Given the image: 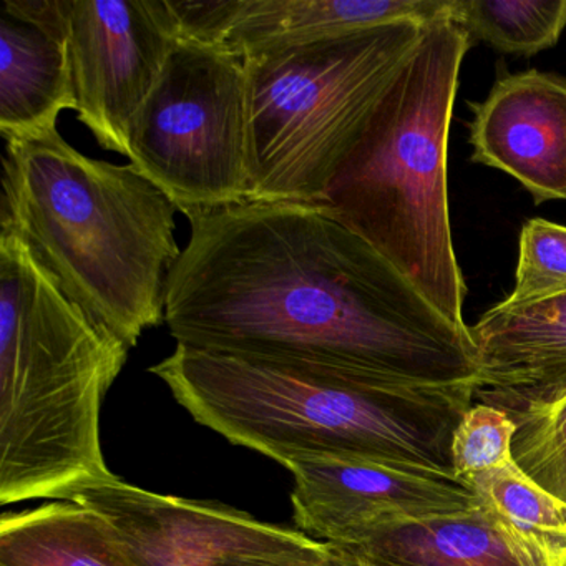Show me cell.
<instances>
[{"mask_svg": "<svg viewBox=\"0 0 566 566\" xmlns=\"http://www.w3.org/2000/svg\"><path fill=\"white\" fill-rule=\"evenodd\" d=\"M165 324L181 346L260 360L462 416L480 364L450 323L324 203L191 211Z\"/></svg>", "mask_w": 566, "mask_h": 566, "instance_id": "6da1fadb", "label": "cell"}, {"mask_svg": "<svg viewBox=\"0 0 566 566\" xmlns=\"http://www.w3.org/2000/svg\"><path fill=\"white\" fill-rule=\"evenodd\" d=\"M0 227L62 291L134 349L165 323L178 208L134 164L85 157L59 130L6 142Z\"/></svg>", "mask_w": 566, "mask_h": 566, "instance_id": "7a4b0ae2", "label": "cell"}, {"mask_svg": "<svg viewBox=\"0 0 566 566\" xmlns=\"http://www.w3.org/2000/svg\"><path fill=\"white\" fill-rule=\"evenodd\" d=\"M128 349L0 230V503L75 500L117 479L101 410Z\"/></svg>", "mask_w": 566, "mask_h": 566, "instance_id": "3957f363", "label": "cell"}, {"mask_svg": "<svg viewBox=\"0 0 566 566\" xmlns=\"http://www.w3.org/2000/svg\"><path fill=\"white\" fill-rule=\"evenodd\" d=\"M452 2V0H450ZM469 32L443 14L417 44L334 175L324 205L450 323L467 286L450 228L447 151Z\"/></svg>", "mask_w": 566, "mask_h": 566, "instance_id": "277c9868", "label": "cell"}, {"mask_svg": "<svg viewBox=\"0 0 566 566\" xmlns=\"http://www.w3.org/2000/svg\"><path fill=\"white\" fill-rule=\"evenodd\" d=\"M150 374L195 422L283 467L303 457H367L453 473V413L181 344Z\"/></svg>", "mask_w": 566, "mask_h": 566, "instance_id": "5b68a950", "label": "cell"}, {"mask_svg": "<svg viewBox=\"0 0 566 566\" xmlns=\"http://www.w3.org/2000/svg\"><path fill=\"white\" fill-rule=\"evenodd\" d=\"M423 25L397 22L244 57L248 201L324 203Z\"/></svg>", "mask_w": 566, "mask_h": 566, "instance_id": "8992f818", "label": "cell"}, {"mask_svg": "<svg viewBox=\"0 0 566 566\" xmlns=\"http://www.w3.org/2000/svg\"><path fill=\"white\" fill-rule=\"evenodd\" d=\"M128 160L178 211L250 198L244 59L178 38L128 130Z\"/></svg>", "mask_w": 566, "mask_h": 566, "instance_id": "52a82bcc", "label": "cell"}, {"mask_svg": "<svg viewBox=\"0 0 566 566\" xmlns=\"http://www.w3.org/2000/svg\"><path fill=\"white\" fill-rule=\"evenodd\" d=\"M78 122L128 158V130L150 95L178 24L168 0H62Z\"/></svg>", "mask_w": 566, "mask_h": 566, "instance_id": "ba28073f", "label": "cell"}, {"mask_svg": "<svg viewBox=\"0 0 566 566\" xmlns=\"http://www.w3.org/2000/svg\"><path fill=\"white\" fill-rule=\"evenodd\" d=\"M286 469L297 530L350 546L400 523L476 509L475 495L453 473L367 457H303Z\"/></svg>", "mask_w": 566, "mask_h": 566, "instance_id": "9c48e42d", "label": "cell"}, {"mask_svg": "<svg viewBox=\"0 0 566 566\" xmlns=\"http://www.w3.org/2000/svg\"><path fill=\"white\" fill-rule=\"evenodd\" d=\"M178 38L250 57L397 22L433 21L450 0H168Z\"/></svg>", "mask_w": 566, "mask_h": 566, "instance_id": "30bf717a", "label": "cell"}, {"mask_svg": "<svg viewBox=\"0 0 566 566\" xmlns=\"http://www.w3.org/2000/svg\"><path fill=\"white\" fill-rule=\"evenodd\" d=\"M470 108L473 164L515 178L535 205L566 201V77L500 71L485 101Z\"/></svg>", "mask_w": 566, "mask_h": 566, "instance_id": "8fae6325", "label": "cell"}, {"mask_svg": "<svg viewBox=\"0 0 566 566\" xmlns=\"http://www.w3.org/2000/svg\"><path fill=\"white\" fill-rule=\"evenodd\" d=\"M77 108L62 0H2L0 135L28 140L57 130Z\"/></svg>", "mask_w": 566, "mask_h": 566, "instance_id": "7c38bea8", "label": "cell"}, {"mask_svg": "<svg viewBox=\"0 0 566 566\" xmlns=\"http://www.w3.org/2000/svg\"><path fill=\"white\" fill-rule=\"evenodd\" d=\"M470 336L480 364L475 402L512 416L566 394V294L528 306L496 304Z\"/></svg>", "mask_w": 566, "mask_h": 566, "instance_id": "4fadbf2b", "label": "cell"}, {"mask_svg": "<svg viewBox=\"0 0 566 566\" xmlns=\"http://www.w3.org/2000/svg\"><path fill=\"white\" fill-rule=\"evenodd\" d=\"M75 502L111 520L138 566H214L228 505L150 492L120 476Z\"/></svg>", "mask_w": 566, "mask_h": 566, "instance_id": "5bb4252c", "label": "cell"}, {"mask_svg": "<svg viewBox=\"0 0 566 566\" xmlns=\"http://www.w3.org/2000/svg\"><path fill=\"white\" fill-rule=\"evenodd\" d=\"M0 566H138L107 516L59 500L0 518Z\"/></svg>", "mask_w": 566, "mask_h": 566, "instance_id": "9a60e30c", "label": "cell"}, {"mask_svg": "<svg viewBox=\"0 0 566 566\" xmlns=\"http://www.w3.org/2000/svg\"><path fill=\"white\" fill-rule=\"evenodd\" d=\"M520 566H566V503L515 462L463 480Z\"/></svg>", "mask_w": 566, "mask_h": 566, "instance_id": "2e32d148", "label": "cell"}, {"mask_svg": "<svg viewBox=\"0 0 566 566\" xmlns=\"http://www.w3.org/2000/svg\"><path fill=\"white\" fill-rule=\"evenodd\" d=\"M339 548L360 566H520L479 506L400 523Z\"/></svg>", "mask_w": 566, "mask_h": 566, "instance_id": "e0dca14e", "label": "cell"}, {"mask_svg": "<svg viewBox=\"0 0 566 566\" xmlns=\"http://www.w3.org/2000/svg\"><path fill=\"white\" fill-rule=\"evenodd\" d=\"M450 15L495 51L532 57L558 44L566 0H452Z\"/></svg>", "mask_w": 566, "mask_h": 566, "instance_id": "ac0fdd59", "label": "cell"}, {"mask_svg": "<svg viewBox=\"0 0 566 566\" xmlns=\"http://www.w3.org/2000/svg\"><path fill=\"white\" fill-rule=\"evenodd\" d=\"M214 566H360L346 549L228 505Z\"/></svg>", "mask_w": 566, "mask_h": 566, "instance_id": "d6986e66", "label": "cell"}, {"mask_svg": "<svg viewBox=\"0 0 566 566\" xmlns=\"http://www.w3.org/2000/svg\"><path fill=\"white\" fill-rule=\"evenodd\" d=\"M513 459L546 492L566 503V394L512 413Z\"/></svg>", "mask_w": 566, "mask_h": 566, "instance_id": "ffe728a7", "label": "cell"}, {"mask_svg": "<svg viewBox=\"0 0 566 566\" xmlns=\"http://www.w3.org/2000/svg\"><path fill=\"white\" fill-rule=\"evenodd\" d=\"M506 306H528L566 294V227L535 218L520 233L518 266Z\"/></svg>", "mask_w": 566, "mask_h": 566, "instance_id": "44dd1931", "label": "cell"}, {"mask_svg": "<svg viewBox=\"0 0 566 566\" xmlns=\"http://www.w3.org/2000/svg\"><path fill=\"white\" fill-rule=\"evenodd\" d=\"M516 423L505 410L473 402L460 416L450 439V462L457 479L480 475L515 462Z\"/></svg>", "mask_w": 566, "mask_h": 566, "instance_id": "7402d4cb", "label": "cell"}]
</instances>
